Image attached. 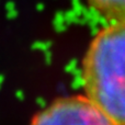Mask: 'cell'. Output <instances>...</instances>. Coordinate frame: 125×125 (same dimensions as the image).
I'll list each match as a JSON object with an SVG mask.
<instances>
[{
	"label": "cell",
	"instance_id": "cell-3",
	"mask_svg": "<svg viewBox=\"0 0 125 125\" xmlns=\"http://www.w3.org/2000/svg\"><path fill=\"white\" fill-rule=\"evenodd\" d=\"M109 23L125 21V0H86Z\"/></svg>",
	"mask_w": 125,
	"mask_h": 125
},
{
	"label": "cell",
	"instance_id": "cell-2",
	"mask_svg": "<svg viewBox=\"0 0 125 125\" xmlns=\"http://www.w3.org/2000/svg\"><path fill=\"white\" fill-rule=\"evenodd\" d=\"M31 125H111L105 116L81 95L58 98L33 117Z\"/></svg>",
	"mask_w": 125,
	"mask_h": 125
},
{
	"label": "cell",
	"instance_id": "cell-1",
	"mask_svg": "<svg viewBox=\"0 0 125 125\" xmlns=\"http://www.w3.org/2000/svg\"><path fill=\"white\" fill-rule=\"evenodd\" d=\"M86 98L111 125H125V21L97 33L82 59Z\"/></svg>",
	"mask_w": 125,
	"mask_h": 125
}]
</instances>
